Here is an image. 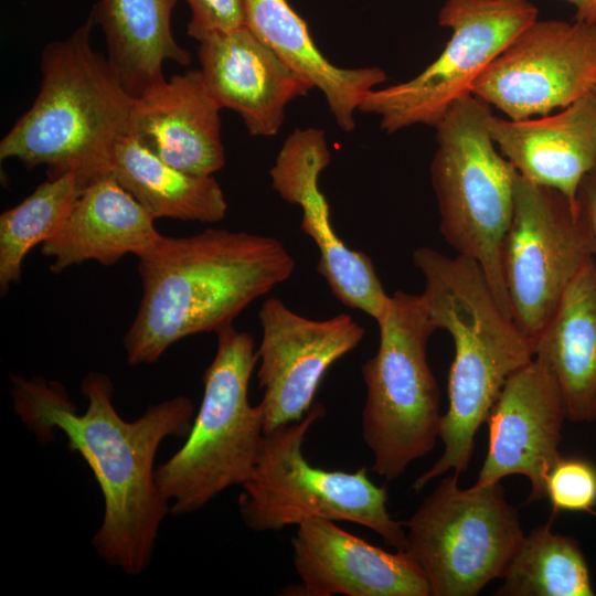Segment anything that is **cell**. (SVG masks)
Returning a JSON list of instances; mask_svg holds the SVG:
<instances>
[{"label":"cell","instance_id":"1","mask_svg":"<svg viewBox=\"0 0 596 596\" xmlns=\"http://www.w3.org/2000/svg\"><path fill=\"white\" fill-rule=\"evenodd\" d=\"M14 411L41 439L57 429L91 468L104 498V517L92 543L98 555L125 574L149 565L160 524L170 505L155 480V458L167 437H187L194 407L187 396L151 405L127 422L113 403L111 380L88 373L82 384L87 408L81 414L56 382L12 379Z\"/></svg>","mask_w":596,"mask_h":596},{"label":"cell","instance_id":"2","mask_svg":"<svg viewBox=\"0 0 596 596\" xmlns=\"http://www.w3.org/2000/svg\"><path fill=\"white\" fill-rule=\"evenodd\" d=\"M138 259L142 296L124 338L131 365L153 363L180 339L232 324L296 265L275 237L222 228L162 235Z\"/></svg>","mask_w":596,"mask_h":596},{"label":"cell","instance_id":"3","mask_svg":"<svg viewBox=\"0 0 596 596\" xmlns=\"http://www.w3.org/2000/svg\"><path fill=\"white\" fill-rule=\"evenodd\" d=\"M413 263L425 278L422 295L430 317L455 347L448 408L438 429L444 451L413 483L422 490L449 470L460 475L468 468L479 427L509 376L534 358V340L501 308L476 262L421 247Z\"/></svg>","mask_w":596,"mask_h":596},{"label":"cell","instance_id":"4","mask_svg":"<svg viewBox=\"0 0 596 596\" xmlns=\"http://www.w3.org/2000/svg\"><path fill=\"white\" fill-rule=\"evenodd\" d=\"M94 25L89 15L44 47L39 93L1 139V160L45 166L49 179L73 172L84 187L110 172L114 149L129 135L135 97L93 49Z\"/></svg>","mask_w":596,"mask_h":596},{"label":"cell","instance_id":"5","mask_svg":"<svg viewBox=\"0 0 596 596\" xmlns=\"http://www.w3.org/2000/svg\"><path fill=\"white\" fill-rule=\"evenodd\" d=\"M491 106L473 94L456 100L435 126L432 185L439 231L457 255L476 262L510 316L501 251L512 220L519 173L488 127ZM511 317V316H510Z\"/></svg>","mask_w":596,"mask_h":596},{"label":"cell","instance_id":"6","mask_svg":"<svg viewBox=\"0 0 596 596\" xmlns=\"http://www.w3.org/2000/svg\"><path fill=\"white\" fill-rule=\"evenodd\" d=\"M215 333L216 352L204 372L202 403L187 440L155 472L157 488L174 514L194 512L225 489L244 485L263 444V407L248 401L258 363L254 339L233 324Z\"/></svg>","mask_w":596,"mask_h":596},{"label":"cell","instance_id":"7","mask_svg":"<svg viewBox=\"0 0 596 596\" xmlns=\"http://www.w3.org/2000/svg\"><path fill=\"white\" fill-rule=\"evenodd\" d=\"M379 349L361 368L365 384L362 437L372 470L387 481L433 450L439 429V391L426 356L437 330L423 295L390 296L376 321Z\"/></svg>","mask_w":596,"mask_h":596},{"label":"cell","instance_id":"8","mask_svg":"<svg viewBox=\"0 0 596 596\" xmlns=\"http://www.w3.org/2000/svg\"><path fill=\"white\" fill-rule=\"evenodd\" d=\"M313 403L300 419L264 434L251 478L241 486L240 514L255 532L280 531L313 518L363 525L395 550H405L404 523L387 510L385 487L375 485L366 467L353 472L311 466L302 454L309 428L324 416Z\"/></svg>","mask_w":596,"mask_h":596},{"label":"cell","instance_id":"9","mask_svg":"<svg viewBox=\"0 0 596 596\" xmlns=\"http://www.w3.org/2000/svg\"><path fill=\"white\" fill-rule=\"evenodd\" d=\"M441 479L408 521L405 551L423 570L430 596H476L500 578L524 536L500 482L461 489Z\"/></svg>","mask_w":596,"mask_h":596},{"label":"cell","instance_id":"10","mask_svg":"<svg viewBox=\"0 0 596 596\" xmlns=\"http://www.w3.org/2000/svg\"><path fill=\"white\" fill-rule=\"evenodd\" d=\"M538 13L530 0H447L438 22L451 34L439 56L412 79L371 91L359 110L379 116L387 134L435 127Z\"/></svg>","mask_w":596,"mask_h":596},{"label":"cell","instance_id":"11","mask_svg":"<svg viewBox=\"0 0 596 596\" xmlns=\"http://www.w3.org/2000/svg\"><path fill=\"white\" fill-rule=\"evenodd\" d=\"M594 254L579 204L519 175L501 269L510 316L524 334H540Z\"/></svg>","mask_w":596,"mask_h":596},{"label":"cell","instance_id":"12","mask_svg":"<svg viewBox=\"0 0 596 596\" xmlns=\"http://www.w3.org/2000/svg\"><path fill=\"white\" fill-rule=\"evenodd\" d=\"M596 85V23L535 20L486 68L471 94L509 119L552 114Z\"/></svg>","mask_w":596,"mask_h":596},{"label":"cell","instance_id":"13","mask_svg":"<svg viewBox=\"0 0 596 596\" xmlns=\"http://www.w3.org/2000/svg\"><path fill=\"white\" fill-rule=\"evenodd\" d=\"M258 319L257 379L264 392L260 405L267 433L306 415L328 369L356 348L365 331L348 313L313 320L278 298L263 302Z\"/></svg>","mask_w":596,"mask_h":596},{"label":"cell","instance_id":"14","mask_svg":"<svg viewBox=\"0 0 596 596\" xmlns=\"http://www.w3.org/2000/svg\"><path fill=\"white\" fill-rule=\"evenodd\" d=\"M331 153L326 134L319 128L295 129L284 141L269 177L279 196L300 206L301 231L317 245L318 273L333 295L349 308L361 310L377 321L390 296L385 292L372 259L351 249L336 233L330 207L319 188V177Z\"/></svg>","mask_w":596,"mask_h":596},{"label":"cell","instance_id":"15","mask_svg":"<svg viewBox=\"0 0 596 596\" xmlns=\"http://www.w3.org/2000/svg\"><path fill=\"white\" fill-rule=\"evenodd\" d=\"M565 419L555 379L533 358L509 376L489 412L488 453L472 487L521 475L531 485L528 502L545 498L546 476L562 457L558 445Z\"/></svg>","mask_w":596,"mask_h":596},{"label":"cell","instance_id":"16","mask_svg":"<svg viewBox=\"0 0 596 596\" xmlns=\"http://www.w3.org/2000/svg\"><path fill=\"white\" fill-rule=\"evenodd\" d=\"M300 585L295 596H430L428 581L405 550L387 552L334 523L313 518L291 538Z\"/></svg>","mask_w":596,"mask_h":596},{"label":"cell","instance_id":"17","mask_svg":"<svg viewBox=\"0 0 596 596\" xmlns=\"http://www.w3.org/2000/svg\"><path fill=\"white\" fill-rule=\"evenodd\" d=\"M198 57L210 94L242 117L251 136H275L287 105L313 88L246 25L206 35Z\"/></svg>","mask_w":596,"mask_h":596},{"label":"cell","instance_id":"18","mask_svg":"<svg viewBox=\"0 0 596 596\" xmlns=\"http://www.w3.org/2000/svg\"><path fill=\"white\" fill-rule=\"evenodd\" d=\"M221 109L200 70H190L135 97L129 135L183 172L213 175L225 164Z\"/></svg>","mask_w":596,"mask_h":596},{"label":"cell","instance_id":"19","mask_svg":"<svg viewBox=\"0 0 596 596\" xmlns=\"http://www.w3.org/2000/svg\"><path fill=\"white\" fill-rule=\"evenodd\" d=\"M488 127L520 177L578 203L582 181L596 168V106L590 95L555 114L526 119L492 113Z\"/></svg>","mask_w":596,"mask_h":596},{"label":"cell","instance_id":"20","mask_svg":"<svg viewBox=\"0 0 596 596\" xmlns=\"http://www.w3.org/2000/svg\"><path fill=\"white\" fill-rule=\"evenodd\" d=\"M155 217L109 172L88 183L58 231L42 244L60 274L85 260L113 265L127 254L138 258L158 244L162 234Z\"/></svg>","mask_w":596,"mask_h":596},{"label":"cell","instance_id":"21","mask_svg":"<svg viewBox=\"0 0 596 596\" xmlns=\"http://www.w3.org/2000/svg\"><path fill=\"white\" fill-rule=\"evenodd\" d=\"M245 25L296 73L318 88L343 131L355 127L354 114L366 95L386 81L380 67H339L320 52L307 23L287 0H243Z\"/></svg>","mask_w":596,"mask_h":596},{"label":"cell","instance_id":"22","mask_svg":"<svg viewBox=\"0 0 596 596\" xmlns=\"http://www.w3.org/2000/svg\"><path fill=\"white\" fill-rule=\"evenodd\" d=\"M534 358L555 379L571 422L596 421V264L592 259L567 287L534 339Z\"/></svg>","mask_w":596,"mask_h":596},{"label":"cell","instance_id":"23","mask_svg":"<svg viewBox=\"0 0 596 596\" xmlns=\"http://www.w3.org/2000/svg\"><path fill=\"white\" fill-rule=\"evenodd\" d=\"M179 0H99L91 17L104 32L108 61L124 86L138 97L166 81L167 61L189 65L175 41L171 18Z\"/></svg>","mask_w":596,"mask_h":596},{"label":"cell","instance_id":"24","mask_svg":"<svg viewBox=\"0 0 596 596\" xmlns=\"http://www.w3.org/2000/svg\"><path fill=\"white\" fill-rule=\"evenodd\" d=\"M110 173L155 219L215 223L226 214V199L213 175L183 172L130 135L116 145Z\"/></svg>","mask_w":596,"mask_h":596},{"label":"cell","instance_id":"25","mask_svg":"<svg viewBox=\"0 0 596 596\" xmlns=\"http://www.w3.org/2000/svg\"><path fill=\"white\" fill-rule=\"evenodd\" d=\"M553 518L523 536L500 578L498 596H593L578 543L552 531Z\"/></svg>","mask_w":596,"mask_h":596},{"label":"cell","instance_id":"26","mask_svg":"<svg viewBox=\"0 0 596 596\" xmlns=\"http://www.w3.org/2000/svg\"><path fill=\"white\" fill-rule=\"evenodd\" d=\"M67 172L41 183L29 196L0 215V288L6 294L21 279L28 253L51 238L61 227L84 189Z\"/></svg>","mask_w":596,"mask_h":596},{"label":"cell","instance_id":"27","mask_svg":"<svg viewBox=\"0 0 596 596\" xmlns=\"http://www.w3.org/2000/svg\"><path fill=\"white\" fill-rule=\"evenodd\" d=\"M545 498L552 518L560 512L594 513L596 507V466L582 458L561 457L545 480Z\"/></svg>","mask_w":596,"mask_h":596},{"label":"cell","instance_id":"28","mask_svg":"<svg viewBox=\"0 0 596 596\" xmlns=\"http://www.w3.org/2000/svg\"><path fill=\"white\" fill-rule=\"evenodd\" d=\"M190 10L188 34L201 41L213 32L245 25L243 0H184Z\"/></svg>","mask_w":596,"mask_h":596},{"label":"cell","instance_id":"29","mask_svg":"<svg viewBox=\"0 0 596 596\" xmlns=\"http://www.w3.org/2000/svg\"><path fill=\"white\" fill-rule=\"evenodd\" d=\"M577 199L592 233L596 264V168L583 179Z\"/></svg>","mask_w":596,"mask_h":596},{"label":"cell","instance_id":"30","mask_svg":"<svg viewBox=\"0 0 596 596\" xmlns=\"http://www.w3.org/2000/svg\"><path fill=\"white\" fill-rule=\"evenodd\" d=\"M576 9L575 20L596 23V0H565Z\"/></svg>","mask_w":596,"mask_h":596},{"label":"cell","instance_id":"31","mask_svg":"<svg viewBox=\"0 0 596 596\" xmlns=\"http://www.w3.org/2000/svg\"><path fill=\"white\" fill-rule=\"evenodd\" d=\"M590 97L596 106V85L593 87L592 92H590Z\"/></svg>","mask_w":596,"mask_h":596}]
</instances>
